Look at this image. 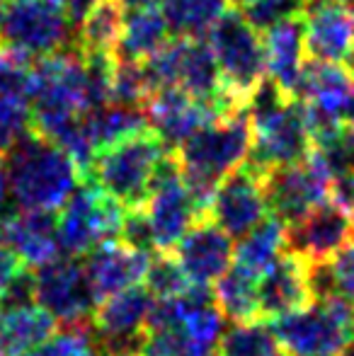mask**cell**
Listing matches in <instances>:
<instances>
[{
  "label": "cell",
  "instance_id": "cell-17",
  "mask_svg": "<svg viewBox=\"0 0 354 356\" xmlns=\"http://www.w3.org/2000/svg\"><path fill=\"white\" fill-rule=\"evenodd\" d=\"M175 257L187 272L189 282L211 286L231 269L236 248L231 243V235L223 233L209 216H204L179 240V245L175 248Z\"/></svg>",
  "mask_w": 354,
  "mask_h": 356
},
{
  "label": "cell",
  "instance_id": "cell-5",
  "mask_svg": "<svg viewBox=\"0 0 354 356\" xmlns=\"http://www.w3.org/2000/svg\"><path fill=\"white\" fill-rule=\"evenodd\" d=\"M207 42L216 58L223 90L248 109L252 95L267 80L265 42L260 32L243 17L241 10L231 8L207 34Z\"/></svg>",
  "mask_w": 354,
  "mask_h": 356
},
{
  "label": "cell",
  "instance_id": "cell-14",
  "mask_svg": "<svg viewBox=\"0 0 354 356\" xmlns=\"http://www.w3.org/2000/svg\"><path fill=\"white\" fill-rule=\"evenodd\" d=\"M354 240V218L335 202L313 209L303 220L287 228V250L308 264L332 262Z\"/></svg>",
  "mask_w": 354,
  "mask_h": 356
},
{
  "label": "cell",
  "instance_id": "cell-35",
  "mask_svg": "<svg viewBox=\"0 0 354 356\" xmlns=\"http://www.w3.org/2000/svg\"><path fill=\"white\" fill-rule=\"evenodd\" d=\"M330 274H332L335 296H342V298L354 303V243L347 245V248L332 259Z\"/></svg>",
  "mask_w": 354,
  "mask_h": 356
},
{
  "label": "cell",
  "instance_id": "cell-2",
  "mask_svg": "<svg viewBox=\"0 0 354 356\" xmlns=\"http://www.w3.org/2000/svg\"><path fill=\"white\" fill-rule=\"evenodd\" d=\"M252 129L248 109L223 117L194 134L175 150L182 177L199 213L209 216L216 187L250 158Z\"/></svg>",
  "mask_w": 354,
  "mask_h": 356
},
{
  "label": "cell",
  "instance_id": "cell-1",
  "mask_svg": "<svg viewBox=\"0 0 354 356\" xmlns=\"http://www.w3.org/2000/svg\"><path fill=\"white\" fill-rule=\"evenodd\" d=\"M10 199L24 211L58 213L83 182L66 150L39 134H27L3 155Z\"/></svg>",
  "mask_w": 354,
  "mask_h": 356
},
{
  "label": "cell",
  "instance_id": "cell-28",
  "mask_svg": "<svg viewBox=\"0 0 354 356\" xmlns=\"http://www.w3.org/2000/svg\"><path fill=\"white\" fill-rule=\"evenodd\" d=\"M216 356H289L265 320L236 323L218 342Z\"/></svg>",
  "mask_w": 354,
  "mask_h": 356
},
{
  "label": "cell",
  "instance_id": "cell-23",
  "mask_svg": "<svg viewBox=\"0 0 354 356\" xmlns=\"http://www.w3.org/2000/svg\"><path fill=\"white\" fill-rule=\"evenodd\" d=\"M127 8L119 0H99L76 27L73 47L88 56H114L124 32Z\"/></svg>",
  "mask_w": 354,
  "mask_h": 356
},
{
  "label": "cell",
  "instance_id": "cell-22",
  "mask_svg": "<svg viewBox=\"0 0 354 356\" xmlns=\"http://www.w3.org/2000/svg\"><path fill=\"white\" fill-rule=\"evenodd\" d=\"M172 39V32L168 27V19L163 10L158 8H138L129 10L124 17V32L117 47V58L127 61L146 63L153 58L168 42Z\"/></svg>",
  "mask_w": 354,
  "mask_h": 356
},
{
  "label": "cell",
  "instance_id": "cell-13",
  "mask_svg": "<svg viewBox=\"0 0 354 356\" xmlns=\"http://www.w3.org/2000/svg\"><path fill=\"white\" fill-rule=\"evenodd\" d=\"M267 199L262 172L250 163L233 170L216 187L209 218L231 238H243L267 218Z\"/></svg>",
  "mask_w": 354,
  "mask_h": 356
},
{
  "label": "cell",
  "instance_id": "cell-27",
  "mask_svg": "<svg viewBox=\"0 0 354 356\" xmlns=\"http://www.w3.org/2000/svg\"><path fill=\"white\" fill-rule=\"evenodd\" d=\"M228 10L231 0H166L163 5L172 37L189 39H207Z\"/></svg>",
  "mask_w": 354,
  "mask_h": 356
},
{
  "label": "cell",
  "instance_id": "cell-37",
  "mask_svg": "<svg viewBox=\"0 0 354 356\" xmlns=\"http://www.w3.org/2000/svg\"><path fill=\"white\" fill-rule=\"evenodd\" d=\"M22 267H24V264L19 262L17 254H15L13 250H10V245L5 243L3 238H0V298H3L5 289H8V284L13 282V277Z\"/></svg>",
  "mask_w": 354,
  "mask_h": 356
},
{
  "label": "cell",
  "instance_id": "cell-20",
  "mask_svg": "<svg viewBox=\"0 0 354 356\" xmlns=\"http://www.w3.org/2000/svg\"><path fill=\"white\" fill-rule=\"evenodd\" d=\"M267 58V80H272L282 92L296 97L303 68L308 63L306 51V22L301 17L287 19L277 27L262 32Z\"/></svg>",
  "mask_w": 354,
  "mask_h": 356
},
{
  "label": "cell",
  "instance_id": "cell-15",
  "mask_svg": "<svg viewBox=\"0 0 354 356\" xmlns=\"http://www.w3.org/2000/svg\"><path fill=\"white\" fill-rule=\"evenodd\" d=\"M303 22L308 58L345 66L354 49V13L350 5L337 0H311Z\"/></svg>",
  "mask_w": 354,
  "mask_h": 356
},
{
  "label": "cell",
  "instance_id": "cell-8",
  "mask_svg": "<svg viewBox=\"0 0 354 356\" xmlns=\"http://www.w3.org/2000/svg\"><path fill=\"white\" fill-rule=\"evenodd\" d=\"M127 209L109 199L92 182H81L73 197L56 213L61 252L68 257H86L95 248L119 240Z\"/></svg>",
  "mask_w": 354,
  "mask_h": 356
},
{
  "label": "cell",
  "instance_id": "cell-43",
  "mask_svg": "<svg viewBox=\"0 0 354 356\" xmlns=\"http://www.w3.org/2000/svg\"><path fill=\"white\" fill-rule=\"evenodd\" d=\"M340 356H354V342H350V344H347V347H345V349H342V352H340Z\"/></svg>",
  "mask_w": 354,
  "mask_h": 356
},
{
  "label": "cell",
  "instance_id": "cell-47",
  "mask_svg": "<svg viewBox=\"0 0 354 356\" xmlns=\"http://www.w3.org/2000/svg\"><path fill=\"white\" fill-rule=\"evenodd\" d=\"M0 5H3V0H0Z\"/></svg>",
  "mask_w": 354,
  "mask_h": 356
},
{
  "label": "cell",
  "instance_id": "cell-30",
  "mask_svg": "<svg viewBox=\"0 0 354 356\" xmlns=\"http://www.w3.org/2000/svg\"><path fill=\"white\" fill-rule=\"evenodd\" d=\"M32 134V97L0 90V158Z\"/></svg>",
  "mask_w": 354,
  "mask_h": 356
},
{
  "label": "cell",
  "instance_id": "cell-44",
  "mask_svg": "<svg viewBox=\"0 0 354 356\" xmlns=\"http://www.w3.org/2000/svg\"><path fill=\"white\" fill-rule=\"evenodd\" d=\"M347 5H350V10H352V13H354V0H350V3H347Z\"/></svg>",
  "mask_w": 354,
  "mask_h": 356
},
{
  "label": "cell",
  "instance_id": "cell-36",
  "mask_svg": "<svg viewBox=\"0 0 354 356\" xmlns=\"http://www.w3.org/2000/svg\"><path fill=\"white\" fill-rule=\"evenodd\" d=\"M330 202H335L345 213L354 216V170H347L332 179Z\"/></svg>",
  "mask_w": 354,
  "mask_h": 356
},
{
  "label": "cell",
  "instance_id": "cell-46",
  "mask_svg": "<svg viewBox=\"0 0 354 356\" xmlns=\"http://www.w3.org/2000/svg\"><path fill=\"white\" fill-rule=\"evenodd\" d=\"M0 51H3V42H0Z\"/></svg>",
  "mask_w": 354,
  "mask_h": 356
},
{
  "label": "cell",
  "instance_id": "cell-29",
  "mask_svg": "<svg viewBox=\"0 0 354 356\" xmlns=\"http://www.w3.org/2000/svg\"><path fill=\"white\" fill-rule=\"evenodd\" d=\"M156 92L146 63L117 58L112 71V102L129 104V107H143L148 97Z\"/></svg>",
  "mask_w": 354,
  "mask_h": 356
},
{
  "label": "cell",
  "instance_id": "cell-25",
  "mask_svg": "<svg viewBox=\"0 0 354 356\" xmlns=\"http://www.w3.org/2000/svg\"><path fill=\"white\" fill-rule=\"evenodd\" d=\"M86 127L95 148L99 153V150L109 148V145L127 141V138L146 131L148 119L143 107H129V104L109 102L104 107L86 112Z\"/></svg>",
  "mask_w": 354,
  "mask_h": 356
},
{
  "label": "cell",
  "instance_id": "cell-32",
  "mask_svg": "<svg viewBox=\"0 0 354 356\" xmlns=\"http://www.w3.org/2000/svg\"><path fill=\"white\" fill-rule=\"evenodd\" d=\"M308 5H311V0H252L246 8H241V13L262 34L277 24L287 22V19L301 17L308 10Z\"/></svg>",
  "mask_w": 354,
  "mask_h": 356
},
{
  "label": "cell",
  "instance_id": "cell-21",
  "mask_svg": "<svg viewBox=\"0 0 354 356\" xmlns=\"http://www.w3.org/2000/svg\"><path fill=\"white\" fill-rule=\"evenodd\" d=\"M56 334V320L42 305H0V356H24Z\"/></svg>",
  "mask_w": 354,
  "mask_h": 356
},
{
  "label": "cell",
  "instance_id": "cell-33",
  "mask_svg": "<svg viewBox=\"0 0 354 356\" xmlns=\"http://www.w3.org/2000/svg\"><path fill=\"white\" fill-rule=\"evenodd\" d=\"M92 344H95L92 323L68 325V327H63L61 332L49 337L47 342H42L39 347H34L32 352H27L24 356H81Z\"/></svg>",
  "mask_w": 354,
  "mask_h": 356
},
{
  "label": "cell",
  "instance_id": "cell-16",
  "mask_svg": "<svg viewBox=\"0 0 354 356\" xmlns=\"http://www.w3.org/2000/svg\"><path fill=\"white\" fill-rule=\"evenodd\" d=\"M148 264H151V254L129 248L122 240L99 245L83 257V267H86L88 282L92 286L97 303L134 286H141Z\"/></svg>",
  "mask_w": 354,
  "mask_h": 356
},
{
  "label": "cell",
  "instance_id": "cell-12",
  "mask_svg": "<svg viewBox=\"0 0 354 356\" xmlns=\"http://www.w3.org/2000/svg\"><path fill=\"white\" fill-rule=\"evenodd\" d=\"M143 112L148 119V129L163 138L168 150H177L184 141H189L194 134L207 129L209 124L231 117V112H226L221 104L199 99L179 88L156 90L143 104Z\"/></svg>",
  "mask_w": 354,
  "mask_h": 356
},
{
  "label": "cell",
  "instance_id": "cell-38",
  "mask_svg": "<svg viewBox=\"0 0 354 356\" xmlns=\"http://www.w3.org/2000/svg\"><path fill=\"white\" fill-rule=\"evenodd\" d=\"M97 3H99V0H66V3H63V13L68 15V19H71V24H73V29H76L78 24H81L83 19H86V15Z\"/></svg>",
  "mask_w": 354,
  "mask_h": 356
},
{
  "label": "cell",
  "instance_id": "cell-24",
  "mask_svg": "<svg viewBox=\"0 0 354 356\" xmlns=\"http://www.w3.org/2000/svg\"><path fill=\"white\" fill-rule=\"evenodd\" d=\"M284 252H287V225L274 213H269L236 245V264L260 277Z\"/></svg>",
  "mask_w": 354,
  "mask_h": 356
},
{
  "label": "cell",
  "instance_id": "cell-40",
  "mask_svg": "<svg viewBox=\"0 0 354 356\" xmlns=\"http://www.w3.org/2000/svg\"><path fill=\"white\" fill-rule=\"evenodd\" d=\"M127 10H138V8H158L166 5V0H119Z\"/></svg>",
  "mask_w": 354,
  "mask_h": 356
},
{
  "label": "cell",
  "instance_id": "cell-19",
  "mask_svg": "<svg viewBox=\"0 0 354 356\" xmlns=\"http://www.w3.org/2000/svg\"><path fill=\"white\" fill-rule=\"evenodd\" d=\"M0 238L10 245L19 262L29 269H39L51 259L61 257L56 230V213L51 211H19L0 220Z\"/></svg>",
  "mask_w": 354,
  "mask_h": 356
},
{
  "label": "cell",
  "instance_id": "cell-3",
  "mask_svg": "<svg viewBox=\"0 0 354 356\" xmlns=\"http://www.w3.org/2000/svg\"><path fill=\"white\" fill-rule=\"evenodd\" d=\"M248 117L252 129V148L248 163L262 175L269 170L303 163L316 150L303 104L296 97L282 92L272 80H265L252 95Z\"/></svg>",
  "mask_w": 354,
  "mask_h": 356
},
{
  "label": "cell",
  "instance_id": "cell-9",
  "mask_svg": "<svg viewBox=\"0 0 354 356\" xmlns=\"http://www.w3.org/2000/svg\"><path fill=\"white\" fill-rule=\"evenodd\" d=\"M143 213L151 225L156 252H175L179 240L189 233V228L199 218H204L184 184L175 150H170L158 165Z\"/></svg>",
  "mask_w": 354,
  "mask_h": 356
},
{
  "label": "cell",
  "instance_id": "cell-45",
  "mask_svg": "<svg viewBox=\"0 0 354 356\" xmlns=\"http://www.w3.org/2000/svg\"><path fill=\"white\" fill-rule=\"evenodd\" d=\"M337 3H350V0H337Z\"/></svg>",
  "mask_w": 354,
  "mask_h": 356
},
{
  "label": "cell",
  "instance_id": "cell-39",
  "mask_svg": "<svg viewBox=\"0 0 354 356\" xmlns=\"http://www.w3.org/2000/svg\"><path fill=\"white\" fill-rule=\"evenodd\" d=\"M10 202V189H8V175H5L3 160H0V216H3L5 207Z\"/></svg>",
  "mask_w": 354,
  "mask_h": 356
},
{
  "label": "cell",
  "instance_id": "cell-41",
  "mask_svg": "<svg viewBox=\"0 0 354 356\" xmlns=\"http://www.w3.org/2000/svg\"><path fill=\"white\" fill-rule=\"evenodd\" d=\"M81 356H104V354H102V349L97 347V342H95L92 347H90V349H86V352H83Z\"/></svg>",
  "mask_w": 354,
  "mask_h": 356
},
{
  "label": "cell",
  "instance_id": "cell-34",
  "mask_svg": "<svg viewBox=\"0 0 354 356\" xmlns=\"http://www.w3.org/2000/svg\"><path fill=\"white\" fill-rule=\"evenodd\" d=\"M141 356H197L194 344L189 342L184 325L148 330L146 347Z\"/></svg>",
  "mask_w": 354,
  "mask_h": 356
},
{
  "label": "cell",
  "instance_id": "cell-42",
  "mask_svg": "<svg viewBox=\"0 0 354 356\" xmlns=\"http://www.w3.org/2000/svg\"><path fill=\"white\" fill-rule=\"evenodd\" d=\"M345 66H347V71L352 73V78H354V49H352V54H350V58H347Z\"/></svg>",
  "mask_w": 354,
  "mask_h": 356
},
{
  "label": "cell",
  "instance_id": "cell-6",
  "mask_svg": "<svg viewBox=\"0 0 354 356\" xmlns=\"http://www.w3.org/2000/svg\"><path fill=\"white\" fill-rule=\"evenodd\" d=\"M269 325L289 356H335L354 342V303L342 296L313 300Z\"/></svg>",
  "mask_w": 354,
  "mask_h": 356
},
{
  "label": "cell",
  "instance_id": "cell-26",
  "mask_svg": "<svg viewBox=\"0 0 354 356\" xmlns=\"http://www.w3.org/2000/svg\"><path fill=\"white\" fill-rule=\"evenodd\" d=\"M257 279L248 269L233 264L216 284H214V296L231 323H252L260 320V303H257Z\"/></svg>",
  "mask_w": 354,
  "mask_h": 356
},
{
  "label": "cell",
  "instance_id": "cell-31",
  "mask_svg": "<svg viewBox=\"0 0 354 356\" xmlns=\"http://www.w3.org/2000/svg\"><path fill=\"white\" fill-rule=\"evenodd\" d=\"M143 286L151 291L153 298L163 300L182 296L192 286V282H189L187 272L182 269L175 252H156L151 257V264H148Z\"/></svg>",
  "mask_w": 354,
  "mask_h": 356
},
{
  "label": "cell",
  "instance_id": "cell-4",
  "mask_svg": "<svg viewBox=\"0 0 354 356\" xmlns=\"http://www.w3.org/2000/svg\"><path fill=\"white\" fill-rule=\"evenodd\" d=\"M168 153L170 150L163 138L146 129L127 141L99 150L83 182H92L127 211H138L146 207L156 170Z\"/></svg>",
  "mask_w": 354,
  "mask_h": 356
},
{
  "label": "cell",
  "instance_id": "cell-7",
  "mask_svg": "<svg viewBox=\"0 0 354 356\" xmlns=\"http://www.w3.org/2000/svg\"><path fill=\"white\" fill-rule=\"evenodd\" d=\"M68 15L49 0H3L0 42L32 61L66 51L76 42Z\"/></svg>",
  "mask_w": 354,
  "mask_h": 356
},
{
  "label": "cell",
  "instance_id": "cell-11",
  "mask_svg": "<svg viewBox=\"0 0 354 356\" xmlns=\"http://www.w3.org/2000/svg\"><path fill=\"white\" fill-rule=\"evenodd\" d=\"M34 286L37 305H42L56 323H63L66 327L92 323V313L99 303L88 282L86 267L78 257L61 254L34 269Z\"/></svg>",
  "mask_w": 354,
  "mask_h": 356
},
{
  "label": "cell",
  "instance_id": "cell-10",
  "mask_svg": "<svg viewBox=\"0 0 354 356\" xmlns=\"http://www.w3.org/2000/svg\"><path fill=\"white\" fill-rule=\"evenodd\" d=\"M265 199L269 213H274L284 225H296L313 209L330 202L332 172L325 160L313 150L311 158L287 168L269 170L262 175Z\"/></svg>",
  "mask_w": 354,
  "mask_h": 356
},
{
  "label": "cell",
  "instance_id": "cell-18",
  "mask_svg": "<svg viewBox=\"0 0 354 356\" xmlns=\"http://www.w3.org/2000/svg\"><path fill=\"white\" fill-rule=\"evenodd\" d=\"M257 303H260V320L284 318L313 303L306 259L287 250L257 279Z\"/></svg>",
  "mask_w": 354,
  "mask_h": 356
}]
</instances>
